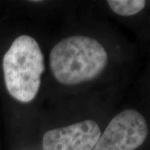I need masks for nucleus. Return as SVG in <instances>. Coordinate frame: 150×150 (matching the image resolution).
I'll list each match as a JSON object with an SVG mask.
<instances>
[{
    "label": "nucleus",
    "instance_id": "nucleus-1",
    "mask_svg": "<svg viewBox=\"0 0 150 150\" xmlns=\"http://www.w3.org/2000/svg\"><path fill=\"white\" fill-rule=\"evenodd\" d=\"M108 63L105 48L94 38L85 36L67 38L50 53V68L55 79L65 85L94 79Z\"/></svg>",
    "mask_w": 150,
    "mask_h": 150
},
{
    "label": "nucleus",
    "instance_id": "nucleus-2",
    "mask_svg": "<svg viewBox=\"0 0 150 150\" xmlns=\"http://www.w3.org/2000/svg\"><path fill=\"white\" fill-rule=\"evenodd\" d=\"M3 69L11 96L22 103L33 100L44 71L43 55L37 41L28 35L17 38L4 54Z\"/></svg>",
    "mask_w": 150,
    "mask_h": 150
},
{
    "label": "nucleus",
    "instance_id": "nucleus-3",
    "mask_svg": "<svg viewBox=\"0 0 150 150\" xmlns=\"http://www.w3.org/2000/svg\"><path fill=\"white\" fill-rule=\"evenodd\" d=\"M148 134L144 117L137 110L126 109L110 121L93 150H135Z\"/></svg>",
    "mask_w": 150,
    "mask_h": 150
},
{
    "label": "nucleus",
    "instance_id": "nucleus-4",
    "mask_svg": "<svg viewBox=\"0 0 150 150\" xmlns=\"http://www.w3.org/2000/svg\"><path fill=\"white\" fill-rule=\"evenodd\" d=\"M100 136L98 123L85 120L46 132L43 138V149L93 150Z\"/></svg>",
    "mask_w": 150,
    "mask_h": 150
},
{
    "label": "nucleus",
    "instance_id": "nucleus-5",
    "mask_svg": "<svg viewBox=\"0 0 150 150\" xmlns=\"http://www.w3.org/2000/svg\"><path fill=\"white\" fill-rule=\"evenodd\" d=\"M108 6L120 16H133L143 10L146 6L144 0H109Z\"/></svg>",
    "mask_w": 150,
    "mask_h": 150
}]
</instances>
